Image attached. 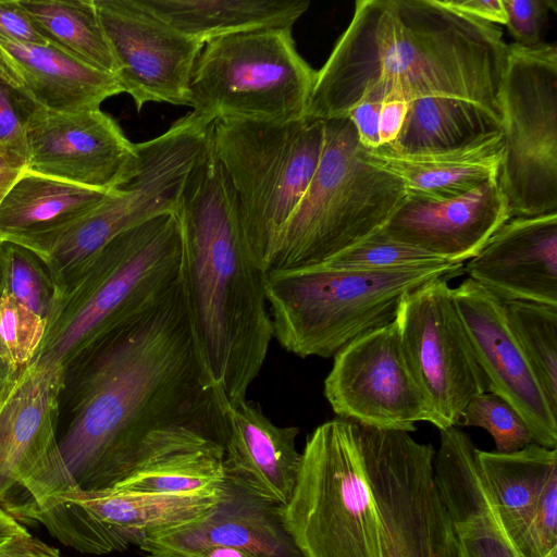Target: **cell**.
<instances>
[{
    "label": "cell",
    "instance_id": "obj_1",
    "mask_svg": "<svg viewBox=\"0 0 557 557\" xmlns=\"http://www.w3.org/2000/svg\"><path fill=\"white\" fill-rule=\"evenodd\" d=\"M70 375V417L59 445L79 490L114 485L158 429L202 423L223 430L228 400L205 366L181 278Z\"/></svg>",
    "mask_w": 557,
    "mask_h": 557
},
{
    "label": "cell",
    "instance_id": "obj_2",
    "mask_svg": "<svg viewBox=\"0 0 557 557\" xmlns=\"http://www.w3.org/2000/svg\"><path fill=\"white\" fill-rule=\"evenodd\" d=\"M507 45L495 24L441 0H358L319 71L305 117H346L362 102L451 97L500 117Z\"/></svg>",
    "mask_w": 557,
    "mask_h": 557
},
{
    "label": "cell",
    "instance_id": "obj_3",
    "mask_svg": "<svg viewBox=\"0 0 557 557\" xmlns=\"http://www.w3.org/2000/svg\"><path fill=\"white\" fill-rule=\"evenodd\" d=\"M181 280L193 330L214 387L246 399L273 338L265 272L247 245L239 207L210 141L182 188Z\"/></svg>",
    "mask_w": 557,
    "mask_h": 557
},
{
    "label": "cell",
    "instance_id": "obj_4",
    "mask_svg": "<svg viewBox=\"0 0 557 557\" xmlns=\"http://www.w3.org/2000/svg\"><path fill=\"white\" fill-rule=\"evenodd\" d=\"M175 212L156 215L111 239L60 295L35 358L69 376L108 337L157 302L182 274Z\"/></svg>",
    "mask_w": 557,
    "mask_h": 557
},
{
    "label": "cell",
    "instance_id": "obj_5",
    "mask_svg": "<svg viewBox=\"0 0 557 557\" xmlns=\"http://www.w3.org/2000/svg\"><path fill=\"white\" fill-rule=\"evenodd\" d=\"M463 264L383 271H342L320 263L265 272L273 337L301 357H334L362 334L396 318L403 297L423 284L454 277Z\"/></svg>",
    "mask_w": 557,
    "mask_h": 557
},
{
    "label": "cell",
    "instance_id": "obj_6",
    "mask_svg": "<svg viewBox=\"0 0 557 557\" xmlns=\"http://www.w3.org/2000/svg\"><path fill=\"white\" fill-rule=\"evenodd\" d=\"M359 148L349 117L324 121L318 166L268 271L322 262L383 230L401 206L404 184L362 160Z\"/></svg>",
    "mask_w": 557,
    "mask_h": 557
},
{
    "label": "cell",
    "instance_id": "obj_7",
    "mask_svg": "<svg viewBox=\"0 0 557 557\" xmlns=\"http://www.w3.org/2000/svg\"><path fill=\"white\" fill-rule=\"evenodd\" d=\"M324 121H214L211 141L234 190L247 245L270 269L277 243L318 166Z\"/></svg>",
    "mask_w": 557,
    "mask_h": 557
},
{
    "label": "cell",
    "instance_id": "obj_8",
    "mask_svg": "<svg viewBox=\"0 0 557 557\" xmlns=\"http://www.w3.org/2000/svg\"><path fill=\"white\" fill-rule=\"evenodd\" d=\"M282 515L302 557H381L359 423L336 417L307 437Z\"/></svg>",
    "mask_w": 557,
    "mask_h": 557
},
{
    "label": "cell",
    "instance_id": "obj_9",
    "mask_svg": "<svg viewBox=\"0 0 557 557\" xmlns=\"http://www.w3.org/2000/svg\"><path fill=\"white\" fill-rule=\"evenodd\" d=\"M314 77L292 28L236 33L203 45L187 107L213 121H297L305 117Z\"/></svg>",
    "mask_w": 557,
    "mask_h": 557
},
{
    "label": "cell",
    "instance_id": "obj_10",
    "mask_svg": "<svg viewBox=\"0 0 557 557\" xmlns=\"http://www.w3.org/2000/svg\"><path fill=\"white\" fill-rule=\"evenodd\" d=\"M213 123L191 111L161 135L137 144L132 174L63 232L40 258L60 294L116 235L176 211L185 181L210 141Z\"/></svg>",
    "mask_w": 557,
    "mask_h": 557
},
{
    "label": "cell",
    "instance_id": "obj_11",
    "mask_svg": "<svg viewBox=\"0 0 557 557\" xmlns=\"http://www.w3.org/2000/svg\"><path fill=\"white\" fill-rule=\"evenodd\" d=\"M498 184L511 218L557 212V47L507 45Z\"/></svg>",
    "mask_w": 557,
    "mask_h": 557
},
{
    "label": "cell",
    "instance_id": "obj_12",
    "mask_svg": "<svg viewBox=\"0 0 557 557\" xmlns=\"http://www.w3.org/2000/svg\"><path fill=\"white\" fill-rule=\"evenodd\" d=\"M66 382L60 364L37 357L0 388V507L18 522L76 487L57 437Z\"/></svg>",
    "mask_w": 557,
    "mask_h": 557
},
{
    "label": "cell",
    "instance_id": "obj_13",
    "mask_svg": "<svg viewBox=\"0 0 557 557\" xmlns=\"http://www.w3.org/2000/svg\"><path fill=\"white\" fill-rule=\"evenodd\" d=\"M359 436L379 516L381 557H458L434 478V447L409 432L362 424Z\"/></svg>",
    "mask_w": 557,
    "mask_h": 557
},
{
    "label": "cell",
    "instance_id": "obj_14",
    "mask_svg": "<svg viewBox=\"0 0 557 557\" xmlns=\"http://www.w3.org/2000/svg\"><path fill=\"white\" fill-rule=\"evenodd\" d=\"M222 486L194 493L83 491L61 492L32 509L35 521L65 546L106 555L137 545L157 533L193 522L220 498Z\"/></svg>",
    "mask_w": 557,
    "mask_h": 557
},
{
    "label": "cell",
    "instance_id": "obj_15",
    "mask_svg": "<svg viewBox=\"0 0 557 557\" xmlns=\"http://www.w3.org/2000/svg\"><path fill=\"white\" fill-rule=\"evenodd\" d=\"M449 280L436 278L406 294L395 318L406 360L438 419V430L457 426L467 405L487 392Z\"/></svg>",
    "mask_w": 557,
    "mask_h": 557
},
{
    "label": "cell",
    "instance_id": "obj_16",
    "mask_svg": "<svg viewBox=\"0 0 557 557\" xmlns=\"http://www.w3.org/2000/svg\"><path fill=\"white\" fill-rule=\"evenodd\" d=\"M324 381L337 417L359 424L412 432L438 419L406 360L397 323L369 331L343 347Z\"/></svg>",
    "mask_w": 557,
    "mask_h": 557
},
{
    "label": "cell",
    "instance_id": "obj_17",
    "mask_svg": "<svg viewBox=\"0 0 557 557\" xmlns=\"http://www.w3.org/2000/svg\"><path fill=\"white\" fill-rule=\"evenodd\" d=\"M95 3L115 60V77L137 111L148 102L187 106L203 44L175 29L137 0Z\"/></svg>",
    "mask_w": 557,
    "mask_h": 557
},
{
    "label": "cell",
    "instance_id": "obj_18",
    "mask_svg": "<svg viewBox=\"0 0 557 557\" xmlns=\"http://www.w3.org/2000/svg\"><path fill=\"white\" fill-rule=\"evenodd\" d=\"M27 172L109 191L137 162L117 122L100 108L73 112L36 107L24 129Z\"/></svg>",
    "mask_w": 557,
    "mask_h": 557
},
{
    "label": "cell",
    "instance_id": "obj_19",
    "mask_svg": "<svg viewBox=\"0 0 557 557\" xmlns=\"http://www.w3.org/2000/svg\"><path fill=\"white\" fill-rule=\"evenodd\" d=\"M453 298L482 369L487 392L505 399L527 423L533 442L557 446V411L515 337L504 302L471 278L453 288Z\"/></svg>",
    "mask_w": 557,
    "mask_h": 557
},
{
    "label": "cell",
    "instance_id": "obj_20",
    "mask_svg": "<svg viewBox=\"0 0 557 557\" xmlns=\"http://www.w3.org/2000/svg\"><path fill=\"white\" fill-rule=\"evenodd\" d=\"M502 524L522 557H557V449L476 450Z\"/></svg>",
    "mask_w": 557,
    "mask_h": 557
},
{
    "label": "cell",
    "instance_id": "obj_21",
    "mask_svg": "<svg viewBox=\"0 0 557 557\" xmlns=\"http://www.w3.org/2000/svg\"><path fill=\"white\" fill-rule=\"evenodd\" d=\"M510 218L508 201L493 177L447 199L407 194L382 231L449 263L463 264Z\"/></svg>",
    "mask_w": 557,
    "mask_h": 557
},
{
    "label": "cell",
    "instance_id": "obj_22",
    "mask_svg": "<svg viewBox=\"0 0 557 557\" xmlns=\"http://www.w3.org/2000/svg\"><path fill=\"white\" fill-rule=\"evenodd\" d=\"M463 271L502 302L557 307V212L510 218Z\"/></svg>",
    "mask_w": 557,
    "mask_h": 557
},
{
    "label": "cell",
    "instance_id": "obj_23",
    "mask_svg": "<svg viewBox=\"0 0 557 557\" xmlns=\"http://www.w3.org/2000/svg\"><path fill=\"white\" fill-rule=\"evenodd\" d=\"M478 448L457 426L440 430L434 478L458 557H522L506 533L482 474Z\"/></svg>",
    "mask_w": 557,
    "mask_h": 557
},
{
    "label": "cell",
    "instance_id": "obj_24",
    "mask_svg": "<svg viewBox=\"0 0 557 557\" xmlns=\"http://www.w3.org/2000/svg\"><path fill=\"white\" fill-rule=\"evenodd\" d=\"M226 546L263 557H302L289 535L282 507L225 478L219 500L199 519L150 537L139 544L154 549H195Z\"/></svg>",
    "mask_w": 557,
    "mask_h": 557
},
{
    "label": "cell",
    "instance_id": "obj_25",
    "mask_svg": "<svg viewBox=\"0 0 557 557\" xmlns=\"http://www.w3.org/2000/svg\"><path fill=\"white\" fill-rule=\"evenodd\" d=\"M223 431L202 423H174L148 434L123 475L109 488L144 493H194L223 485Z\"/></svg>",
    "mask_w": 557,
    "mask_h": 557
},
{
    "label": "cell",
    "instance_id": "obj_26",
    "mask_svg": "<svg viewBox=\"0 0 557 557\" xmlns=\"http://www.w3.org/2000/svg\"><path fill=\"white\" fill-rule=\"evenodd\" d=\"M226 476L261 498L284 507L293 493L301 453L299 429L278 426L247 399L222 409Z\"/></svg>",
    "mask_w": 557,
    "mask_h": 557
},
{
    "label": "cell",
    "instance_id": "obj_27",
    "mask_svg": "<svg viewBox=\"0 0 557 557\" xmlns=\"http://www.w3.org/2000/svg\"><path fill=\"white\" fill-rule=\"evenodd\" d=\"M0 53L18 88L37 106L52 111L98 109L123 92L116 77L94 69L51 45H21L0 39Z\"/></svg>",
    "mask_w": 557,
    "mask_h": 557
},
{
    "label": "cell",
    "instance_id": "obj_28",
    "mask_svg": "<svg viewBox=\"0 0 557 557\" xmlns=\"http://www.w3.org/2000/svg\"><path fill=\"white\" fill-rule=\"evenodd\" d=\"M110 191L26 172L0 203V242L20 245L41 258Z\"/></svg>",
    "mask_w": 557,
    "mask_h": 557
},
{
    "label": "cell",
    "instance_id": "obj_29",
    "mask_svg": "<svg viewBox=\"0 0 557 557\" xmlns=\"http://www.w3.org/2000/svg\"><path fill=\"white\" fill-rule=\"evenodd\" d=\"M362 160L397 177L407 194L447 199L497 177L503 154L502 132L453 150L400 153L386 145L359 148Z\"/></svg>",
    "mask_w": 557,
    "mask_h": 557
},
{
    "label": "cell",
    "instance_id": "obj_30",
    "mask_svg": "<svg viewBox=\"0 0 557 557\" xmlns=\"http://www.w3.org/2000/svg\"><path fill=\"white\" fill-rule=\"evenodd\" d=\"M184 35L206 44L262 28H292L307 0H137Z\"/></svg>",
    "mask_w": 557,
    "mask_h": 557
},
{
    "label": "cell",
    "instance_id": "obj_31",
    "mask_svg": "<svg viewBox=\"0 0 557 557\" xmlns=\"http://www.w3.org/2000/svg\"><path fill=\"white\" fill-rule=\"evenodd\" d=\"M500 132V117L478 103L425 97L409 103L400 132L386 146L400 153L453 150Z\"/></svg>",
    "mask_w": 557,
    "mask_h": 557
},
{
    "label": "cell",
    "instance_id": "obj_32",
    "mask_svg": "<svg viewBox=\"0 0 557 557\" xmlns=\"http://www.w3.org/2000/svg\"><path fill=\"white\" fill-rule=\"evenodd\" d=\"M20 3L49 44L115 76V60L95 0H20Z\"/></svg>",
    "mask_w": 557,
    "mask_h": 557
},
{
    "label": "cell",
    "instance_id": "obj_33",
    "mask_svg": "<svg viewBox=\"0 0 557 557\" xmlns=\"http://www.w3.org/2000/svg\"><path fill=\"white\" fill-rule=\"evenodd\" d=\"M504 307L515 337L557 411V307L519 300Z\"/></svg>",
    "mask_w": 557,
    "mask_h": 557
},
{
    "label": "cell",
    "instance_id": "obj_34",
    "mask_svg": "<svg viewBox=\"0 0 557 557\" xmlns=\"http://www.w3.org/2000/svg\"><path fill=\"white\" fill-rule=\"evenodd\" d=\"M5 293L41 318H50L59 290L44 261L32 250L2 242L1 294Z\"/></svg>",
    "mask_w": 557,
    "mask_h": 557
},
{
    "label": "cell",
    "instance_id": "obj_35",
    "mask_svg": "<svg viewBox=\"0 0 557 557\" xmlns=\"http://www.w3.org/2000/svg\"><path fill=\"white\" fill-rule=\"evenodd\" d=\"M319 263L342 271H383L449 262L421 248L396 240L381 230Z\"/></svg>",
    "mask_w": 557,
    "mask_h": 557
},
{
    "label": "cell",
    "instance_id": "obj_36",
    "mask_svg": "<svg viewBox=\"0 0 557 557\" xmlns=\"http://www.w3.org/2000/svg\"><path fill=\"white\" fill-rule=\"evenodd\" d=\"M46 331V319L12 296L0 295V360L12 375L33 362Z\"/></svg>",
    "mask_w": 557,
    "mask_h": 557
},
{
    "label": "cell",
    "instance_id": "obj_37",
    "mask_svg": "<svg viewBox=\"0 0 557 557\" xmlns=\"http://www.w3.org/2000/svg\"><path fill=\"white\" fill-rule=\"evenodd\" d=\"M457 425L484 429L493 437L496 451L502 454H510L534 443L517 410L490 392L475 396L467 405Z\"/></svg>",
    "mask_w": 557,
    "mask_h": 557
},
{
    "label": "cell",
    "instance_id": "obj_38",
    "mask_svg": "<svg viewBox=\"0 0 557 557\" xmlns=\"http://www.w3.org/2000/svg\"><path fill=\"white\" fill-rule=\"evenodd\" d=\"M508 32L515 44L536 47L543 44L542 35L549 10L556 11V0H503Z\"/></svg>",
    "mask_w": 557,
    "mask_h": 557
},
{
    "label": "cell",
    "instance_id": "obj_39",
    "mask_svg": "<svg viewBox=\"0 0 557 557\" xmlns=\"http://www.w3.org/2000/svg\"><path fill=\"white\" fill-rule=\"evenodd\" d=\"M36 107L21 89L0 78V143H23L27 119Z\"/></svg>",
    "mask_w": 557,
    "mask_h": 557
},
{
    "label": "cell",
    "instance_id": "obj_40",
    "mask_svg": "<svg viewBox=\"0 0 557 557\" xmlns=\"http://www.w3.org/2000/svg\"><path fill=\"white\" fill-rule=\"evenodd\" d=\"M0 39L21 45L48 44L36 29L20 0H0Z\"/></svg>",
    "mask_w": 557,
    "mask_h": 557
},
{
    "label": "cell",
    "instance_id": "obj_41",
    "mask_svg": "<svg viewBox=\"0 0 557 557\" xmlns=\"http://www.w3.org/2000/svg\"><path fill=\"white\" fill-rule=\"evenodd\" d=\"M27 172V157L24 141L0 143V203Z\"/></svg>",
    "mask_w": 557,
    "mask_h": 557
},
{
    "label": "cell",
    "instance_id": "obj_42",
    "mask_svg": "<svg viewBox=\"0 0 557 557\" xmlns=\"http://www.w3.org/2000/svg\"><path fill=\"white\" fill-rule=\"evenodd\" d=\"M382 102H362L354 108L346 117L352 122L361 146L376 148L381 146L379 137V117Z\"/></svg>",
    "mask_w": 557,
    "mask_h": 557
},
{
    "label": "cell",
    "instance_id": "obj_43",
    "mask_svg": "<svg viewBox=\"0 0 557 557\" xmlns=\"http://www.w3.org/2000/svg\"><path fill=\"white\" fill-rule=\"evenodd\" d=\"M441 2L450 9L487 23L502 25L507 23L503 0H441Z\"/></svg>",
    "mask_w": 557,
    "mask_h": 557
},
{
    "label": "cell",
    "instance_id": "obj_44",
    "mask_svg": "<svg viewBox=\"0 0 557 557\" xmlns=\"http://www.w3.org/2000/svg\"><path fill=\"white\" fill-rule=\"evenodd\" d=\"M0 557H63L61 553L27 531L0 544Z\"/></svg>",
    "mask_w": 557,
    "mask_h": 557
},
{
    "label": "cell",
    "instance_id": "obj_45",
    "mask_svg": "<svg viewBox=\"0 0 557 557\" xmlns=\"http://www.w3.org/2000/svg\"><path fill=\"white\" fill-rule=\"evenodd\" d=\"M409 103L404 100H386L382 102L379 117L381 146L395 140L403 127Z\"/></svg>",
    "mask_w": 557,
    "mask_h": 557
},
{
    "label": "cell",
    "instance_id": "obj_46",
    "mask_svg": "<svg viewBox=\"0 0 557 557\" xmlns=\"http://www.w3.org/2000/svg\"><path fill=\"white\" fill-rule=\"evenodd\" d=\"M146 557H263L242 548L207 546L195 549H154L144 552Z\"/></svg>",
    "mask_w": 557,
    "mask_h": 557
},
{
    "label": "cell",
    "instance_id": "obj_47",
    "mask_svg": "<svg viewBox=\"0 0 557 557\" xmlns=\"http://www.w3.org/2000/svg\"><path fill=\"white\" fill-rule=\"evenodd\" d=\"M26 532V529L4 508L0 507V544Z\"/></svg>",
    "mask_w": 557,
    "mask_h": 557
},
{
    "label": "cell",
    "instance_id": "obj_48",
    "mask_svg": "<svg viewBox=\"0 0 557 557\" xmlns=\"http://www.w3.org/2000/svg\"><path fill=\"white\" fill-rule=\"evenodd\" d=\"M0 78L11 83L12 85H14V86H16L18 88V86L16 84V81L14 78V75L10 71L9 66L7 65V63H5L4 59L2 58L1 53H0Z\"/></svg>",
    "mask_w": 557,
    "mask_h": 557
},
{
    "label": "cell",
    "instance_id": "obj_49",
    "mask_svg": "<svg viewBox=\"0 0 557 557\" xmlns=\"http://www.w3.org/2000/svg\"><path fill=\"white\" fill-rule=\"evenodd\" d=\"M11 375L12 374L7 364L0 360V388L3 386V384L8 381V379Z\"/></svg>",
    "mask_w": 557,
    "mask_h": 557
},
{
    "label": "cell",
    "instance_id": "obj_50",
    "mask_svg": "<svg viewBox=\"0 0 557 557\" xmlns=\"http://www.w3.org/2000/svg\"><path fill=\"white\" fill-rule=\"evenodd\" d=\"M1 250H2V242H0V295H1Z\"/></svg>",
    "mask_w": 557,
    "mask_h": 557
}]
</instances>
